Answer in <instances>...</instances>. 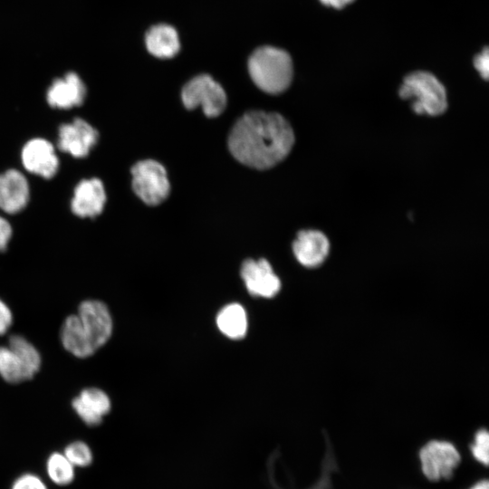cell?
<instances>
[{
  "label": "cell",
  "instance_id": "1",
  "mask_svg": "<svg viewBox=\"0 0 489 489\" xmlns=\"http://www.w3.org/2000/svg\"><path fill=\"white\" fill-rule=\"evenodd\" d=\"M294 134L291 125L280 114L253 110L234 125L228 148L240 163L256 169L270 168L291 151Z\"/></svg>",
  "mask_w": 489,
  "mask_h": 489
},
{
  "label": "cell",
  "instance_id": "2",
  "mask_svg": "<svg viewBox=\"0 0 489 489\" xmlns=\"http://www.w3.org/2000/svg\"><path fill=\"white\" fill-rule=\"evenodd\" d=\"M112 333V319L105 303L89 300L81 303L78 313L64 321L61 338L65 350L78 358L91 356Z\"/></svg>",
  "mask_w": 489,
  "mask_h": 489
},
{
  "label": "cell",
  "instance_id": "3",
  "mask_svg": "<svg viewBox=\"0 0 489 489\" xmlns=\"http://www.w3.org/2000/svg\"><path fill=\"white\" fill-rule=\"evenodd\" d=\"M249 74L255 85L270 94L284 91L292 79V62L283 50L264 46L255 50L248 62Z\"/></svg>",
  "mask_w": 489,
  "mask_h": 489
},
{
  "label": "cell",
  "instance_id": "4",
  "mask_svg": "<svg viewBox=\"0 0 489 489\" xmlns=\"http://www.w3.org/2000/svg\"><path fill=\"white\" fill-rule=\"evenodd\" d=\"M399 96L411 101L412 109L417 114L437 116L447 108L445 87L427 72L408 74L399 88Z\"/></svg>",
  "mask_w": 489,
  "mask_h": 489
},
{
  "label": "cell",
  "instance_id": "5",
  "mask_svg": "<svg viewBox=\"0 0 489 489\" xmlns=\"http://www.w3.org/2000/svg\"><path fill=\"white\" fill-rule=\"evenodd\" d=\"M132 187L147 205L156 206L169 194L170 186L164 167L152 159L136 163L131 168Z\"/></svg>",
  "mask_w": 489,
  "mask_h": 489
},
{
  "label": "cell",
  "instance_id": "6",
  "mask_svg": "<svg viewBox=\"0 0 489 489\" xmlns=\"http://www.w3.org/2000/svg\"><path fill=\"white\" fill-rule=\"evenodd\" d=\"M184 105L193 110L201 106L207 117L220 115L226 105V95L222 86L209 75L202 74L193 78L182 89Z\"/></svg>",
  "mask_w": 489,
  "mask_h": 489
},
{
  "label": "cell",
  "instance_id": "7",
  "mask_svg": "<svg viewBox=\"0 0 489 489\" xmlns=\"http://www.w3.org/2000/svg\"><path fill=\"white\" fill-rule=\"evenodd\" d=\"M424 475L431 481L450 478L460 462V455L449 442L430 441L419 452Z\"/></svg>",
  "mask_w": 489,
  "mask_h": 489
},
{
  "label": "cell",
  "instance_id": "8",
  "mask_svg": "<svg viewBox=\"0 0 489 489\" xmlns=\"http://www.w3.org/2000/svg\"><path fill=\"white\" fill-rule=\"evenodd\" d=\"M241 277L247 292L255 297L272 298L281 289V281L265 259H247L241 266Z\"/></svg>",
  "mask_w": 489,
  "mask_h": 489
},
{
  "label": "cell",
  "instance_id": "9",
  "mask_svg": "<svg viewBox=\"0 0 489 489\" xmlns=\"http://www.w3.org/2000/svg\"><path fill=\"white\" fill-rule=\"evenodd\" d=\"M98 138V131L92 126L82 119H75L60 126L58 148L75 158H84L97 143Z\"/></svg>",
  "mask_w": 489,
  "mask_h": 489
},
{
  "label": "cell",
  "instance_id": "10",
  "mask_svg": "<svg viewBox=\"0 0 489 489\" xmlns=\"http://www.w3.org/2000/svg\"><path fill=\"white\" fill-rule=\"evenodd\" d=\"M22 161L29 172L44 178L53 177L59 167L53 145L43 139H32L24 145L22 150Z\"/></svg>",
  "mask_w": 489,
  "mask_h": 489
},
{
  "label": "cell",
  "instance_id": "11",
  "mask_svg": "<svg viewBox=\"0 0 489 489\" xmlns=\"http://www.w3.org/2000/svg\"><path fill=\"white\" fill-rule=\"evenodd\" d=\"M330 250L326 235L317 230H302L297 234L292 251L297 261L305 267H316L323 263Z\"/></svg>",
  "mask_w": 489,
  "mask_h": 489
},
{
  "label": "cell",
  "instance_id": "12",
  "mask_svg": "<svg viewBox=\"0 0 489 489\" xmlns=\"http://www.w3.org/2000/svg\"><path fill=\"white\" fill-rule=\"evenodd\" d=\"M106 194L98 178L82 180L74 190L72 211L80 217H95L103 210Z\"/></svg>",
  "mask_w": 489,
  "mask_h": 489
},
{
  "label": "cell",
  "instance_id": "13",
  "mask_svg": "<svg viewBox=\"0 0 489 489\" xmlns=\"http://www.w3.org/2000/svg\"><path fill=\"white\" fill-rule=\"evenodd\" d=\"M86 88L74 72L56 79L47 91V101L53 108L71 109L82 104Z\"/></svg>",
  "mask_w": 489,
  "mask_h": 489
},
{
  "label": "cell",
  "instance_id": "14",
  "mask_svg": "<svg viewBox=\"0 0 489 489\" xmlns=\"http://www.w3.org/2000/svg\"><path fill=\"white\" fill-rule=\"evenodd\" d=\"M29 199L26 178L17 170L10 169L0 175V208L14 214L21 211Z\"/></svg>",
  "mask_w": 489,
  "mask_h": 489
},
{
  "label": "cell",
  "instance_id": "15",
  "mask_svg": "<svg viewBox=\"0 0 489 489\" xmlns=\"http://www.w3.org/2000/svg\"><path fill=\"white\" fill-rule=\"evenodd\" d=\"M110 406L108 395L96 388L83 389L72 401L73 409L88 426L99 425Z\"/></svg>",
  "mask_w": 489,
  "mask_h": 489
},
{
  "label": "cell",
  "instance_id": "16",
  "mask_svg": "<svg viewBox=\"0 0 489 489\" xmlns=\"http://www.w3.org/2000/svg\"><path fill=\"white\" fill-rule=\"evenodd\" d=\"M145 43L148 51L155 57L168 59L179 51L180 43L177 31L168 24H157L147 33Z\"/></svg>",
  "mask_w": 489,
  "mask_h": 489
},
{
  "label": "cell",
  "instance_id": "17",
  "mask_svg": "<svg viewBox=\"0 0 489 489\" xmlns=\"http://www.w3.org/2000/svg\"><path fill=\"white\" fill-rule=\"evenodd\" d=\"M219 331L232 340L243 339L247 331V316L244 308L236 302L223 307L216 316Z\"/></svg>",
  "mask_w": 489,
  "mask_h": 489
},
{
  "label": "cell",
  "instance_id": "18",
  "mask_svg": "<svg viewBox=\"0 0 489 489\" xmlns=\"http://www.w3.org/2000/svg\"><path fill=\"white\" fill-rule=\"evenodd\" d=\"M8 347L17 355L28 379H32L41 366V357L38 350L33 344L20 335L11 336Z\"/></svg>",
  "mask_w": 489,
  "mask_h": 489
},
{
  "label": "cell",
  "instance_id": "19",
  "mask_svg": "<svg viewBox=\"0 0 489 489\" xmlns=\"http://www.w3.org/2000/svg\"><path fill=\"white\" fill-rule=\"evenodd\" d=\"M0 376L9 383L28 379L17 355L8 347H0Z\"/></svg>",
  "mask_w": 489,
  "mask_h": 489
},
{
  "label": "cell",
  "instance_id": "20",
  "mask_svg": "<svg viewBox=\"0 0 489 489\" xmlns=\"http://www.w3.org/2000/svg\"><path fill=\"white\" fill-rule=\"evenodd\" d=\"M46 467L50 479L59 485L69 484L74 478L73 465L60 453L49 456Z\"/></svg>",
  "mask_w": 489,
  "mask_h": 489
},
{
  "label": "cell",
  "instance_id": "21",
  "mask_svg": "<svg viewBox=\"0 0 489 489\" xmlns=\"http://www.w3.org/2000/svg\"><path fill=\"white\" fill-rule=\"evenodd\" d=\"M63 455L73 466H87L92 460L90 447L81 441L73 442L67 446Z\"/></svg>",
  "mask_w": 489,
  "mask_h": 489
},
{
  "label": "cell",
  "instance_id": "22",
  "mask_svg": "<svg viewBox=\"0 0 489 489\" xmlns=\"http://www.w3.org/2000/svg\"><path fill=\"white\" fill-rule=\"evenodd\" d=\"M489 435L485 429H481L475 434V443L472 446L474 456L484 465H488L489 458Z\"/></svg>",
  "mask_w": 489,
  "mask_h": 489
},
{
  "label": "cell",
  "instance_id": "23",
  "mask_svg": "<svg viewBox=\"0 0 489 489\" xmlns=\"http://www.w3.org/2000/svg\"><path fill=\"white\" fill-rule=\"evenodd\" d=\"M12 489H47L38 476L25 474L18 477L13 484Z\"/></svg>",
  "mask_w": 489,
  "mask_h": 489
},
{
  "label": "cell",
  "instance_id": "24",
  "mask_svg": "<svg viewBox=\"0 0 489 489\" xmlns=\"http://www.w3.org/2000/svg\"><path fill=\"white\" fill-rule=\"evenodd\" d=\"M474 64L481 76L484 80H487L489 74V55L487 47H485L478 55L475 56Z\"/></svg>",
  "mask_w": 489,
  "mask_h": 489
},
{
  "label": "cell",
  "instance_id": "25",
  "mask_svg": "<svg viewBox=\"0 0 489 489\" xmlns=\"http://www.w3.org/2000/svg\"><path fill=\"white\" fill-rule=\"evenodd\" d=\"M12 312L7 305L0 300V335L4 334L12 324Z\"/></svg>",
  "mask_w": 489,
  "mask_h": 489
},
{
  "label": "cell",
  "instance_id": "26",
  "mask_svg": "<svg viewBox=\"0 0 489 489\" xmlns=\"http://www.w3.org/2000/svg\"><path fill=\"white\" fill-rule=\"evenodd\" d=\"M12 235L9 223L0 216V251H5Z\"/></svg>",
  "mask_w": 489,
  "mask_h": 489
},
{
  "label": "cell",
  "instance_id": "27",
  "mask_svg": "<svg viewBox=\"0 0 489 489\" xmlns=\"http://www.w3.org/2000/svg\"><path fill=\"white\" fill-rule=\"evenodd\" d=\"M325 5L332 6L334 8H341L352 2L353 0H320Z\"/></svg>",
  "mask_w": 489,
  "mask_h": 489
},
{
  "label": "cell",
  "instance_id": "28",
  "mask_svg": "<svg viewBox=\"0 0 489 489\" xmlns=\"http://www.w3.org/2000/svg\"><path fill=\"white\" fill-rule=\"evenodd\" d=\"M472 489H489V484L487 480L481 481L476 484Z\"/></svg>",
  "mask_w": 489,
  "mask_h": 489
}]
</instances>
